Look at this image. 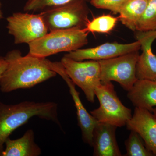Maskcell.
<instances>
[{
	"label": "cell",
	"instance_id": "cell-1",
	"mask_svg": "<svg viewBox=\"0 0 156 156\" xmlns=\"http://www.w3.org/2000/svg\"><path fill=\"white\" fill-rule=\"evenodd\" d=\"M7 66L0 77V89L10 92L28 89L56 76L52 62L27 54L23 56L18 50L9 51L5 56Z\"/></svg>",
	"mask_w": 156,
	"mask_h": 156
},
{
	"label": "cell",
	"instance_id": "cell-2",
	"mask_svg": "<svg viewBox=\"0 0 156 156\" xmlns=\"http://www.w3.org/2000/svg\"><path fill=\"white\" fill-rule=\"evenodd\" d=\"M34 117L52 121L61 126L56 102L24 101L7 105L0 102V156L2 155L6 140L12 132Z\"/></svg>",
	"mask_w": 156,
	"mask_h": 156
},
{
	"label": "cell",
	"instance_id": "cell-3",
	"mask_svg": "<svg viewBox=\"0 0 156 156\" xmlns=\"http://www.w3.org/2000/svg\"><path fill=\"white\" fill-rule=\"evenodd\" d=\"M88 34L84 28L49 32L44 36L28 44V54L46 58L61 52L75 51L88 44Z\"/></svg>",
	"mask_w": 156,
	"mask_h": 156
},
{
	"label": "cell",
	"instance_id": "cell-4",
	"mask_svg": "<svg viewBox=\"0 0 156 156\" xmlns=\"http://www.w3.org/2000/svg\"><path fill=\"white\" fill-rule=\"evenodd\" d=\"M95 95L100 105L90 114L98 122L108 123L117 127L126 126L132 117L131 109L121 102L112 82L101 83L95 89Z\"/></svg>",
	"mask_w": 156,
	"mask_h": 156
},
{
	"label": "cell",
	"instance_id": "cell-5",
	"mask_svg": "<svg viewBox=\"0 0 156 156\" xmlns=\"http://www.w3.org/2000/svg\"><path fill=\"white\" fill-rule=\"evenodd\" d=\"M86 0H74L41 12L49 32L83 29L89 22V10Z\"/></svg>",
	"mask_w": 156,
	"mask_h": 156
},
{
	"label": "cell",
	"instance_id": "cell-6",
	"mask_svg": "<svg viewBox=\"0 0 156 156\" xmlns=\"http://www.w3.org/2000/svg\"><path fill=\"white\" fill-rule=\"evenodd\" d=\"M138 51L98 61L101 83L115 81L123 89L129 91L138 80L136 69L140 55Z\"/></svg>",
	"mask_w": 156,
	"mask_h": 156
},
{
	"label": "cell",
	"instance_id": "cell-7",
	"mask_svg": "<svg viewBox=\"0 0 156 156\" xmlns=\"http://www.w3.org/2000/svg\"><path fill=\"white\" fill-rule=\"evenodd\" d=\"M61 62L71 80L83 90L87 100L94 103L95 89L101 84L99 62L75 61L64 56Z\"/></svg>",
	"mask_w": 156,
	"mask_h": 156
},
{
	"label": "cell",
	"instance_id": "cell-8",
	"mask_svg": "<svg viewBox=\"0 0 156 156\" xmlns=\"http://www.w3.org/2000/svg\"><path fill=\"white\" fill-rule=\"evenodd\" d=\"M7 28L16 44H30L44 36L49 30L41 14L16 12L7 18Z\"/></svg>",
	"mask_w": 156,
	"mask_h": 156
},
{
	"label": "cell",
	"instance_id": "cell-9",
	"mask_svg": "<svg viewBox=\"0 0 156 156\" xmlns=\"http://www.w3.org/2000/svg\"><path fill=\"white\" fill-rule=\"evenodd\" d=\"M140 49V44L137 41L126 44L117 42L106 43L95 48L78 49L69 52L64 56L77 61L85 60L99 61L139 51Z\"/></svg>",
	"mask_w": 156,
	"mask_h": 156
},
{
	"label": "cell",
	"instance_id": "cell-10",
	"mask_svg": "<svg viewBox=\"0 0 156 156\" xmlns=\"http://www.w3.org/2000/svg\"><path fill=\"white\" fill-rule=\"evenodd\" d=\"M53 69L67 84L76 110L78 125L81 129L82 138L84 142L92 147V133L98 122L85 108L80 98V93L76 89L75 84L68 76L61 62H53Z\"/></svg>",
	"mask_w": 156,
	"mask_h": 156
},
{
	"label": "cell",
	"instance_id": "cell-11",
	"mask_svg": "<svg viewBox=\"0 0 156 156\" xmlns=\"http://www.w3.org/2000/svg\"><path fill=\"white\" fill-rule=\"evenodd\" d=\"M136 31V41L140 43L142 50L136 63V77L138 80L156 81V56L152 50L156 39V30Z\"/></svg>",
	"mask_w": 156,
	"mask_h": 156
},
{
	"label": "cell",
	"instance_id": "cell-12",
	"mask_svg": "<svg viewBox=\"0 0 156 156\" xmlns=\"http://www.w3.org/2000/svg\"><path fill=\"white\" fill-rule=\"evenodd\" d=\"M126 126L128 130L138 133L148 149L156 156V120L151 112L135 107Z\"/></svg>",
	"mask_w": 156,
	"mask_h": 156
},
{
	"label": "cell",
	"instance_id": "cell-13",
	"mask_svg": "<svg viewBox=\"0 0 156 156\" xmlns=\"http://www.w3.org/2000/svg\"><path fill=\"white\" fill-rule=\"evenodd\" d=\"M117 128L108 123L98 122L92 133L93 156L122 155L116 137Z\"/></svg>",
	"mask_w": 156,
	"mask_h": 156
},
{
	"label": "cell",
	"instance_id": "cell-14",
	"mask_svg": "<svg viewBox=\"0 0 156 156\" xmlns=\"http://www.w3.org/2000/svg\"><path fill=\"white\" fill-rule=\"evenodd\" d=\"M127 96L135 107L151 112L156 107V81L137 80Z\"/></svg>",
	"mask_w": 156,
	"mask_h": 156
},
{
	"label": "cell",
	"instance_id": "cell-15",
	"mask_svg": "<svg viewBox=\"0 0 156 156\" xmlns=\"http://www.w3.org/2000/svg\"><path fill=\"white\" fill-rule=\"evenodd\" d=\"M5 149L2 156H38L41 149L35 141L34 131L29 129L23 136L15 140L9 137L5 142Z\"/></svg>",
	"mask_w": 156,
	"mask_h": 156
},
{
	"label": "cell",
	"instance_id": "cell-16",
	"mask_svg": "<svg viewBox=\"0 0 156 156\" xmlns=\"http://www.w3.org/2000/svg\"><path fill=\"white\" fill-rule=\"evenodd\" d=\"M148 0H126L119 13L120 21L123 25L133 31H136L140 19L142 17Z\"/></svg>",
	"mask_w": 156,
	"mask_h": 156
},
{
	"label": "cell",
	"instance_id": "cell-17",
	"mask_svg": "<svg viewBox=\"0 0 156 156\" xmlns=\"http://www.w3.org/2000/svg\"><path fill=\"white\" fill-rule=\"evenodd\" d=\"M118 18L109 14L103 15L89 21L84 29L88 33H108L115 26Z\"/></svg>",
	"mask_w": 156,
	"mask_h": 156
},
{
	"label": "cell",
	"instance_id": "cell-18",
	"mask_svg": "<svg viewBox=\"0 0 156 156\" xmlns=\"http://www.w3.org/2000/svg\"><path fill=\"white\" fill-rule=\"evenodd\" d=\"M128 139L125 141L126 150V156H152V153L146 147L142 138L138 133L131 131Z\"/></svg>",
	"mask_w": 156,
	"mask_h": 156
},
{
	"label": "cell",
	"instance_id": "cell-19",
	"mask_svg": "<svg viewBox=\"0 0 156 156\" xmlns=\"http://www.w3.org/2000/svg\"><path fill=\"white\" fill-rule=\"evenodd\" d=\"M156 30V0H148L142 17L140 19L136 31Z\"/></svg>",
	"mask_w": 156,
	"mask_h": 156
},
{
	"label": "cell",
	"instance_id": "cell-20",
	"mask_svg": "<svg viewBox=\"0 0 156 156\" xmlns=\"http://www.w3.org/2000/svg\"><path fill=\"white\" fill-rule=\"evenodd\" d=\"M74 0H27L23 11L26 12L41 11L58 7Z\"/></svg>",
	"mask_w": 156,
	"mask_h": 156
},
{
	"label": "cell",
	"instance_id": "cell-21",
	"mask_svg": "<svg viewBox=\"0 0 156 156\" xmlns=\"http://www.w3.org/2000/svg\"><path fill=\"white\" fill-rule=\"evenodd\" d=\"M126 0H90L92 6L98 9H105L115 14H119Z\"/></svg>",
	"mask_w": 156,
	"mask_h": 156
},
{
	"label": "cell",
	"instance_id": "cell-22",
	"mask_svg": "<svg viewBox=\"0 0 156 156\" xmlns=\"http://www.w3.org/2000/svg\"><path fill=\"white\" fill-rule=\"evenodd\" d=\"M7 64V62L5 57L0 56V77L5 69Z\"/></svg>",
	"mask_w": 156,
	"mask_h": 156
},
{
	"label": "cell",
	"instance_id": "cell-23",
	"mask_svg": "<svg viewBox=\"0 0 156 156\" xmlns=\"http://www.w3.org/2000/svg\"><path fill=\"white\" fill-rule=\"evenodd\" d=\"M3 18V14L2 10V4L0 2V20Z\"/></svg>",
	"mask_w": 156,
	"mask_h": 156
},
{
	"label": "cell",
	"instance_id": "cell-24",
	"mask_svg": "<svg viewBox=\"0 0 156 156\" xmlns=\"http://www.w3.org/2000/svg\"><path fill=\"white\" fill-rule=\"evenodd\" d=\"M152 112H153V115L155 119L156 120V108H154Z\"/></svg>",
	"mask_w": 156,
	"mask_h": 156
}]
</instances>
